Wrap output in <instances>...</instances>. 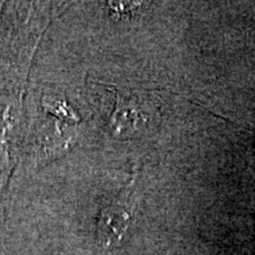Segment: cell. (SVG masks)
I'll return each mask as SVG.
<instances>
[{
  "label": "cell",
  "mask_w": 255,
  "mask_h": 255,
  "mask_svg": "<svg viewBox=\"0 0 255 255\" xmlns=\"http://www.w3.org/2000/svg\"><path fill=\"white\" fill-rule=\"evenodd\" d=\"M128 225L129 214L122 207L110 206L102 210L97 225V239L103 247H110L123 238Z\"/></svg>",
  "instance_id": "cell-1"
}]
</instances>
